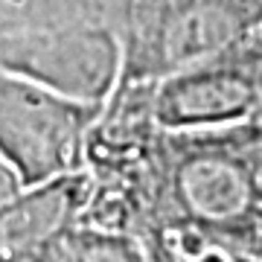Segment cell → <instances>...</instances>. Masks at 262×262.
<instances>
[{
	"label": "cell",
	"instance_id": "cell-1",
	"mask_svg": "<svg viewBox=\"0 0 262 262\" xmlns=\"http://www.w3.org/2000/svg\"><path fill=\"white\" fill-rule=\"evenodd\" d=\"M146 233L262 262V108L222 128H160Z\"/></svg>",
	"mask_w": 262,
	"mask_h": 262
},
{
	"label": "cell",
	"instance_id": "cell-4",
	"mask_svg": "<svg viewBox=\"0 0 262 262\" xmlns=\"http://www.w3.org/2000/svg\"><path fill=\"white\" fill-rule=\"evenodd\" d=\"M102 105L0 70V160L20 189L82 172L88 134Z\"/></svg>",
	"mask_w": 262,
	"mask_h": 262
},
{
	"label": "cell",
	"instance_id": "cell-3",
	"mask_svg": "<svg viewBox=\"0 0 262 262\" xmlns=\"http://www.w3.org/2000/svg\"><path fill=\"white\" fill-rule=\"evenodd\" d=\"M262 24V0H125L120 82H155Z\"/></svg>",
	"mask_w": 262,
	"mask_h": 262
},
{
	"label": "cell",
	"instance_id": "cell-8",
	"mask_svg": "<svg viewBox=\"0 0 262 262\" xmlns=\"http://www.w3.org/2000/svg\"><path fill=\"white\" fill-rule=\"evenodd\" d=\"M18 189L20 187H18V181H15V175H12L9 169H6V163L0 160V204H3V201H9Z\"/></svg>",
	"mask_w": 262,
	"mask_h": 262
},
{
	"label": "cell",
	"instance_id": "cell-6",
	"mask_svg": "<svg viewBox=\"0 0 262 262\" xmlns=\"http://www.w3.org/2000/svg\"><path fill=\"white\" fill-rule=\"evenodd\" d=\"M29 262H149L143 239L125 230L73 225L53 236Z\"/></svg>",
	"mask_w": 262,
	"mask_h": 262
},
{
	"label": "cell",
	"instance_id": "cell-7",
	"mask_svg": "<svg viewBox=\"0 0 262 262\" xmlns=\"http://www.w3.org/2000/svg\"><path fill=\"white\" fill-rule=\"evenodd\" d=\"M140 239L149 262H236L230 253L219 251V248L187 242L172 233H146Z\"/></svg>",
	"mask_w": 262,
	"mask_h": 262
},
{
	"label": "cell",
	"instance_id": "cell-5",
	"mask_svg": "<svg viewBox=\"0 0 262 262\" xmlns=\"http://www.w3.org/2000/svg\"><path fill=\"white\" fill-rule=\"evenodd\" d=\"M256 108H262V24L151 82V117L163 131L222 128Z\"/></svg>",
	"mask_w": 262,
	"mask_h": 262
},
{
	"label": "cell",
	"instance_id": "cell-2",
	"mask_svg": "<svg viewBox=\"0 0 262 262\" xmlns=\"http://www.w3.org/2000/svg\"><path fill=\"white\" fill-rule=\"evenodd\" d=\"M125 0H0V70L102 105L122 73Z\"/></svg>",
	"mask_w": 262,
	"mask_h": 262
}]
</instances>
